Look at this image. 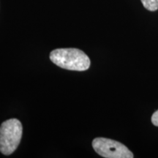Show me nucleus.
Masks as SVG:
<instances>
[{"instance_id":"1","label":"nucleus","mask_w":158,"mask_h":158,"mask_svg":"<svg viewBox=\"0 0 158 158\" xmlns=\"http://www.w3.org/2000/svg\"><path fill=\"white\" fill-rule=\"evenodd\" d=\"M50 59L63 69L85 71L90 67V59L84 51L77 48H58L52 51Z\"/></svg>"},{"instance_id":"2","label":"nucleus","mask_w":158,"mask_h":158,"mask_svg":"<svg viewBox=\"0 0 158 158\" xmlns=\"http://www.w3.org/2000/svg\"><path fill=\"white\" fill-rule=\"evenodd\" d=\"M23 127L19 120L10 118L0 127V152L5 155L13 153L19 147L22 137Z\"/></svg>"},{"instance_id":"3","label":"nucleus","mask_w":158,"mask_h":158,"mask_svg":"<svg viewBox=\"0 0 158 158\" xmlns=\"http://www.w3.org/2000/svg\"><path fill=\"white\" fill-rule=\"evenodd\" d=\"M92 147L99 155L106 158H133L128 148L120 142L106 138H96L92 141Z\"/></svg>"},{"instance_id":"4","label":"nucleus","mask_w":158,"mask_h":158,"mask_svg":"<svg viewBox=\"0 0 158 158\" xmlns=\"http://www.w3.org/2000/svg\"><path fill=\"white\" fill-rule=\"evenodd\" d=\"M143 7L149 11L158 10V0H141Z\"/></svg>"},{"instance_id":"5","label":"nucleus","mask_w":158,"mask_h":158,"mask_svg":"<svg viewBox=\"0 0 158 158\" xmlns=\"http://www.w3.org/2000/svg\"><path fill=\"white\" fill-rule=\"evenodd\" d=\"M152 122L154 125L158 127V110L155 111L152 116Z\"/></svg>"}]
</instances>
